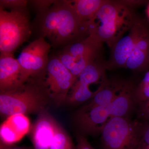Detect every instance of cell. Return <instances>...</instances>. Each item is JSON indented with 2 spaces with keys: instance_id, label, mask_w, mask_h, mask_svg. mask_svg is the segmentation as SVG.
<instances>
[{
  "instance_id": "ffe728a7",
  "label": "cell",
  "mask_w": 149,
  "mask_h": 149,
  "mask_svg": "<svg viewBox=\"0 0 149 149\" xmlns=\"http://www.w3.org/2000/svg\"><path fill=\"white\" fill-rule=\"evenodd\" d=\"M141 121L140 149H149V121Z\"/></svg>"
},
{
  "instance_id": "7c38bea8",
  "label": "cell",
  "mask_w": 149,
  "mask_h": 149,
  "mask_svg": "<svg viewBox=\"0 0 149 149\" xmlns=\"http://www.w3.org/2000/svg\"><path fill=\"white\" fill-rule=\"evenodd\" d=\"M30 123L26 115H13L2 123L0 128L1 143L13 145L20 141L29 131Z\"/></svg>"
},
{
  "instance_id": "603a6c76",
  "label": "cell",
  "mask_w": 149,
  "mask_h": 149,
  "mask_svg": "<svg viewBox=\"0 0 149 149\" xmlns=\"http://www.w3.org/2000/svg\"><path fill=\"white\" fill-rule=\"evenodd\" d=\"M35 1V3L38 9L44 12L47 10L51 5L53 4L55 1Z\"/></svg>"
},
{
  "instance_id": "3957f363",
  "label": "cell",
  "mask_w": 149,
  "mask_h": 149,
  "mask_svg": "<svg viewBox=\"0 0 149 149\" xmlns=\"http://www.w3.org/2000/svg\"><path fill=\"white\" fill-rule=\"evenodd\" d=\"M44 77L30 78L15 90L1 92V115L8 117L42 111L50 97Z\"/></svg>"
},
{
  "instance_id": "e0dca14e",
  "label": "cell",
  "mask_w": 149,
  "mask_h": 149,
  "mask_svg": "<svg viewBox=\"0 0 149 149\" xmlns=\"http://www.w3.org/2000/svg\"><path fill=\"white\" fill-rule=\"evenodd\" d=\"M72 7L81 21L87 25L106 0H75L71 1Z\"/></svg>"
},
{
  "instance_id": "8fae6325",
  "label": "cell",
  "mask_w": 149,
  "mask_h": 149,
  "mask_svg": "<svg viewBox=\"0 0 149 149\" xmlns=\"http://www.w3.org/2000/svg\"><path fill=\"white\" fill-rule=\"evenodd\" d=\"M111 118L109 104L90 109L81 108L75 115V121L83 134L98 135Z\"/></svg>"
},
{
  "instance_id": "5bb4252c",
  "label": "cell",
  "mask_w": 149,
  "mask_h": 149,
  "mask_svg": "<svg viewBox=\"0 0 149 149\" xmlns=\"http://www.w3.org/2000/svg\"><path fill=\"white\" fill-rule=\"evenodd\" d=\"M58 125L49 115L46 113L40 114L32 128L34 149H49Z\"/></svg>"
},
{
  "instance_id": "52a82bcc",
  "label": "cell",
  "mask_w": 149,
  "mask_h": 149,
  "mask_svg": "<svg viewBox=\"0 0 149 149\" xmlns=\"http://www.w3.org/2000/svg\"><path fill=\"white\" fill-rule=\"evenodd\" d=\"M50 49L49 43L41 36L22 50L17 59L21 69L22 85L30 78L45 75Z\"/></svg>"
},
{
  "instance_id": "7a4b0ae2",
  "label": "cell",
  "mask_w": 149,
  "mask_h": 149,
  "mask_svg": "<svg viewBox=\"0 0 149 149\" xmlns=\"http://www.w3.org/2000/svg\"><path fill=\"white\" fill-rule=\"evenodd\" d=\"M43 13L42 37L47 38L51 45H63L83 33L88 35L86 25L75 12L71 1H55Z\"/></svg>"
},
{
  "instance_id": "ba28073f",
  "label": "cell",
  "mask_w": 149,
  "mask_h": 149,
  "mask_svg": "<svg viewBox=\"0 0 149 149\" xmlns=\"http://www.w3.org/2000/svg\"><path fill=\"white\" fill-rule=\"evenodd\" d=\"M77 78L62 63L57 56L49 58L44 82L50 97L56 103L61 104L67 101Z\"/></svg>"
},
{
  "instance_id": "d6986e66",
  "label": "cell",
  "mask_w": 149,
  "mask_h": 149,
  "mask_svg": "<svg viewBox=\"0 0 149 149\" xmlns=\"http://www.w3.org/2000/svg\"><path fill=\"white\" fill-rule=\"evenodd\" d=\"M133 94L137 107L149 99V70L146 72L140 83L135 85Z\"/></svg>"
},
{
  "instance_id": "9a60e30c",
  "label": "cell",
  "mask_w": 149,
  "mask_h": 149,
  "mask_svg": "<svg viewBox=\"0 0 149 149\" xmlns=\"http://www.w3.org/2000/svg\"><path fill=\"white\" fill-rule=\"evenodd\" d=\"M125 68L134 71H148L149 68V25L139 36L126 61Z\"/></svg>"
},
{
  "instance_id": "5b68a950",
  "label": "cell",
  "mask_w": 149,
  "mask_h": 149,
  "mask_svg": "<svg viewBox=\"0 0 149 149\" xmlns=\"http://www.w3.org/2000/svg\"><path fill=\"white\" fill-rule=\"evenodd\" d=\"M24 8L4 10L0 6L1 54H12L30 35L29 18Z\"/></svg>"
},
{
  "instance_id": "44dd1931",
  "label": "cell",
  "mask_w": 149,
  "mask_h": 149,
  "mask_svg": "<svg viewBox=\"0 0 149 149\" xmlns=\"http://www.w3.org/2000/svg\"><path fill=\"white\" fill-rule=\"evenodd\" d=\"M27 1L24 0H1V6L3 8H9L11 10L25 8Z\"/></svg>"
},
{
  "instance_id": "ac0fdd59",
  "label": "cell",
  "mask_w": 149,
  "mask_h": 149,
  "mask_svg": "<svg viewBox=\"0 0 149 149\" xmlns=\"http://www.w3.org/2000/svg\"><path fill=\"white\" fill-rule=\"evenodd\" d=\"M49 149H76V147L66 132L58 125Z\"/></svg>"
},
{
  "instance_id": "7402d4cb",
  "label": "cell",
  "mask_w": 149,
  "mask_h": 149,
  "mask_svg": "<svg viewBox=\"0 0 149 149\" xmlns=\"http://www.w3.org/2000/svg\"><path fill=\"white\" fill-rule=\"evenodd\" d=\"M76 149H95L88 142L85 136L78 134L77 137Z\"/></svg>"
},
{
  "instance_id": "9c48e42d",
  "label": "cell",
  "mask_w": 149,
  "mask_h": 149,
  "mask_svg": "<svg viewBox=\"0 0 149 149\" xmlns=\"http://www.w3.org/2000/svg\"><path fill=\"white\" fill-rule=\"evenodd\" d=\"M106 64L99 59L88 65L79 74L73 85L67 99V101L73 104L88 101L95 95L97 90L92 92L89 89L91 84L97 83L105 77Z\"/></svg>"
},
{
  "instance_id": "2e32d148",
  "label": "cell",
  "mask_w": 149,
  "mask_h": 149,
  "mask_svg": "<svg viewBox=\"0 0 149 149\" xmlns=\"http://www.w3.org/2000/svg\"><path fill=\"white\" fill-rule=\"evenodd\" d=\"M125 83L120 80L110 81L105 77L95 95L81 108L87 109L111 103L122 90Z\"/></svg>"
},
{
  "instance_id": "277c9868",
  "label": "cell",
  "mask_w": 149,
  "mask_h": 149,
  "mask_svg": "<svg viewBox=\"0 0 149 149\" xmlns=\"http://www.w3.org/2000/svg\"><path fill=\"white\" fill-rule=\"evenodd\" d=\"M141 125L138 118H110L101 133L100 149H140Z\"/></svg>"
},
{
  "instance_id": "30bf717a",
  "label": "cell",
  "mask_w": 149,
  "mask_h": 149,
  "mask_svg": "<svg viewBox=\"0 0 149 149\" xmlns=\"http://www.w3.org/2000/svg\"><path fill=\"white\" fill-rule=\"evenodd\" d=\"M148 24L145 19L137 17L128 34L121 37L111 48L110 58L106 63L107 69L125 67L137 40Z\"/></svg>"
},
{
  "instance_id": "484cf974",
  "label": "cell",
  "mask_w": 149,
  "mask_h": 149,
  "mask_svg": "<svg viewBox=\"0 0 149 149\" xmlns=\"http://www.w3.org/2000/svg\"><path fill=\"white\" fill-rule=\"evenodd\" d=\"M147 15H148V17L149 19V4L148 5V7H147Z\"/></svg>"
},
{
  "instance_id": "d4e9b609",
  "label": "cell",
  "mask_w": 149,
  "mask_h": 149,
  "mask_svg": "<svg viewBox=\"0 0 149 149\" xmlns=\"http://www.w3.org/2000/svg\"><path fill=\"white\" fill-rule=\"evenodd\" d=\"M1 149H32L29 148H23V147H20L15 146L13 145H5L3 144H1Z\"/></svg>"
},
{
  "instance_id": "8992f818",
  "label": "cell",
  "mask_w": 149,
  "mask_h": 149,
  "mask_svg": "<svg viewBox=\"0 0 149 149\" xmlns=\"http://www.w3.org/2000/svg\"><path fill=\"white\" fill-rule=\"evenodd\" d=\"M102 45V43L88 35L87 38L67 46L57 57L77 77L86 66L99 58Z\"/></svg>"
},
{
  "instance_id": "6da1fadb",
  "label": "cell",
  "mask_w": 149,
  "mask_h": 149,
  "mask_svg": "<svg viewBox=\"0 0 149 149\" xmlns=\"http://www.w3.org/2000/svg\"><path fill=\"white\" fill-rule=\"evenodd\" d=\"M131 7L128 1H106L88 22V35L111 49L137 18Z\"/></svg>"
},
{
  "instance_id": "4fadbf2b",
  "label": "cell",
  "mask_w": 149,
  "mask_h": 149,
  "mask_svg": "<svg viewBox=\"0 0 149 149\" xmlns=\"http://www.w3.org/2000/svg\"><path fill=\"white\" fill-rule=\"evenodd\" d=\"M22 85L21 69L17 59L14 58L12 54H1V92L13 91Z\"/></svg>"
},
{
  "instance_id": "cb8c5ba5",
  "label": "cell",
  "mask_w": 149,
  "mask_h": 149,
  "mask_svg": "<svg viewBox=\"0 0 149 149\" xmlns=\"http://www.w3.org/2000/svg\"><path fill=\"white\" fill-rule=\"evenodd\" d=\"M137 113L138 119L144 121H149V108Z\"/></svg>"
}]
</instances>
